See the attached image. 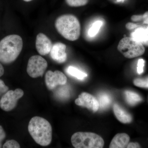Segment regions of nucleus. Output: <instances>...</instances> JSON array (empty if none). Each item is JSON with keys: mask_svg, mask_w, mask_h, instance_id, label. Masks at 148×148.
<instances>
[{"mask_svg": "<svg viewBox=\"0 0 148 148\" xmlns=\"http://www.w3.org/2000/svg\"><path fill=\"white\" fill-rule=\"evenodd\" d=\"M57 32L69 40H76L81 34V25L77 17L72 14H64L59 16L55 23Z\"/></svg>", "mask_w": 148, "mask_h": 148, "instance_id": "7ed1b4c3", "label": "nucleus"}, {"mask_svg": "<svg viewBox=\"0 0 148 148\" xmlns=\"http://www.w3.org/2000/svg\"><path fill=\"white\" fill-rule=\"evenodd\" d=\"M113 109L116 118L122 123H129L132 122V117L130 114L119 105L116 103L114 104Z\"/></svg>", "mask_w": 148, "mask_h": 148, "instance_id": "ddd939ff", "label": "nucleus"}, {"mask_svg": "<svg viewBox=\"0 0 148 148\" xmlns=\"http://www.w3.org/2000/svg\"><path fill=\"white\" fill-rule=\"evenodd\" d=\"M52 46L51 40L45 34L40 33L37 35L36 41V49L40 55L45 56L49 54Z\"/></svg>", "mask_w": 148, "mask_h": 148, "instance_id": "9d476101", "label": "nucleus"}, {"mask_svg": "<svg viewBox=\"0 0 148 148\" xmlns=\"http://www.w3.org/2000/svg\"><path fill=\"white\" fill-rule=\"evenodd\" d=\"M23 1L25 2H30L31 1H33V0H23Z\"/></svg>", "mask_w": 148, "mask_h": 148, "instance_id": "c756f323", "label": "nucleus"}, {"mask_svg": "<svg viewBox=\"0 0 148 148\" xmlns=\"http://www.w3.org/2000/svg\"><path fill=\"white\" fill-rule=\"evenodd\" d=\"M143 45H145L146 46L148 47V40L147 42L144 43L143 44Z\"/></svg>", "mask_w": 148, "mask_h": 148, "instance_id": "c85d7f7f", "label": "nucleus"}, {"mask_svg": "<svg viewBox=\"0 0 148 148\" xmlns=\"http://www.w3.org/2000/svg\"><path fill=\"white\" fill-rule=\"evenodd\" d=\"M131 36L132 38L143 44L148 40V25H144L135 29Z\"/></svg>", "mask_w": 148, "mask_h": 148, "instance_id": "4468645a", "label": "nucleus"}, {"mask_svg": "<svg viewBox=\"0 0 148 148\" xmlns=\"http://www.w3.org/2000/svg\"><path fill=\"white\" fill-rule=\"evenodd\" d=\"M145 64V61L144 59L141 58L138 60V66H137V72L139 75L143 73L144 72Z\"/></svg>", "mask_w": 148, "mask_h": 148, "instance_id": "5701e85b", "label": "nucleus"}, {"mask_svg": "<svg viewBox=\"0 0 148 148\" xmlns=\"http://www.w3.org/2000/svg\"><path fill=\"white\" fill-rule=\"evenodd\" d=\"M24 95V91L20 88L8 90L0 99V108L5 112L12 110L16 107L18 100Z\"/></svg>", "mask_w": 148, "mask_h": 148, "instance_id": "0eeeda50", "label": "nucleus"}, {"mask_svg": "<svg viewBox=\"0 0 148 148\" xmlns=\"http://www.w3.org/2000/svg\"><path fill=\"white\" fill-rule=\"evenodd\" d=\"M23 40L18 35L6 36L0 41V62L9 64L18 58L23 48Z\"/></svg>", "mask_w": 148, "mask_h": 148, "instance_id": "f03ea898", "label": "nucleus"}, {"mask_svg": "<svg viewBox=\"0 0 148 148\" xmlns=\"http://www.w3.org/2000/svg\"><path fill=\"white\" fill-rule=\"evenodd\" d=\"M98 102L99 107H101L102 109H106L110 105L112 99L108 94L102 93L99 96V101Z\"/></svg>", "mask_w": 148, "mask_h": 148, "instance_id": "f3484780", "label": "nucleus"}, {"mask_svg": "<svg viewBox=\"0 0 148 148\" xmlns=\"http://www.w3.org/2000/svg\"><path fill=\"white\" fill-rule=\"evenodd\" d=\"M6 138V133L1 125H0V148L2 147V142Z\"/></svg>", "mask_w": 148, "mask_h": 148, "instance_id": "a878e982", "label": "nucleus"}, {"mask_svg": "<svg viewBox=\"0 0 148 148\" xmlns=\"http://www.w3.org/2000/svg\"><path fill=\"white\" fill-rule=\"evenodd\" d=\"M5 73L4 69L2 63L0 62V77L2 76Z\"/></svg>", "mask_w": 148, "mask_h": 148, "instance_id": "cd10ccee", "label": "nucleus"}, {"mask_svg": "<svg viewBox=\"0 0 148 148\" xmlns=\"http://www.w3.org/2000/svg\"><path fill=\"white\" fill-rule=\"evenodd\" d=\"M67 4L71 7H80L86 5L88 0H66Z\"/></svg>", "mask_w": 148, "mask_h": 148, "instance_id": "aec40b11", "label": "nucleus"}, {"mask_svg": "<svg viewBox=\"0 0 148 148\" xmlns=\"http://www.w3.org/2000/svg\"><path fill=\"white\" fill-rule=\"evenodd\" d=\"M71 141L76 148H102L104 140L99 135L89 132H77L72 135Z\"/></svg>", "mask_w": 148, "mask_h": 148, "instance_id": "20e7f679", "label": "nucleus"}, {"mask_svg": "<svg viewBox=\"0 0 148 148\" xmlns=\"http://www.w3.org/2000/svg\"><path fill=\"white\" fill-rule=\"evenodd\" d=\"M143 25H144V24H135L132 22H128L125 25V28L129 31H132V30H135V29L139 27H142Z\"/></svg>", "mask_w": 148, "mask_h": 148, "instance_id": "b1692460", "label": "nucleus"}, {"mask_svg": "<svg viewBox=\"0 0 148 148\" xmlns=\"http://www.w3.org/2000/svg\"><path fill=\"white\" fill-rule=\"evenodd\" d=\"M28 131L37 144L45 147L49 145L52 140L51 125L45 119L34 116L29 121Z\"/></svg>", "mask_w": 148, "mask_h": 148, "instance_id": "f257e3e1", "label": "nucleus"}, {"mask_svg": "<svg viewBox=\"0 0 148 148\" xmlns=\"http://www.w3.org/2000/svg\"><path fill=\"white\" fill-rule=\"evenodd\" d=\"M133 83L138 87L148 88V77L144 79H135L133 81Z\"/></svg>", "mask_w": 148, "mask_h": 148, "instance_id": "412c9836", "label": "nucleus"}, {"mask_svg": "<svg viewBox=\"0 0 148 148\" xmlns=\"http://www.w3.org/2000/svg\"><path fill=\"white\" fill-rule=\"evenodd\" d=\"M67 82L66 76L60 71H49L46 73L45 82L49 90H53L57 86L64 85Z\"/></svg>", "mask_w": 148, "mask_h": 148, "instance_id": "6e6552de", "label": "nucleus"}, {"mask_svg": "<svg viewBox=\"0 0 148 148\" xmlns=\"http://www.w3.org/2000/svg\"><path fill=\"white\" fill-rule=\"evenodd\" d=\"M75 103L77 106L87 108L93 112H97L100 108L98 100L93 95L86 92H82L79 95L75 101Z\"/></svg>", "mask_w": 148, "mask_h": 148, "instance_id": "1a4fd4ad", "label": "nucleus"}, {"mask_svg": "<svg viewBox=\"0 0 148 148\" xmlns=\"http://www.w3.org/2000/svg\"><path fill=\"white\" fill-rule=\"evenodd\" d=\"M3 148H19L20 146L19 143L15 140H8L3 146Z\"/></svg>", "mask_w": 148, "mask_h": 148, "instance_id": "4be33fe9", "label": "nucleus"}, {"mask_svg": "<svg viewBox=\"0 0 148 148\" xmlns=\"http://www.w3.org/2000/svg\"><path fill=\"white\" fill-rule=\"evenodd\" d=\"M129 135L126 133H118L116 134L111 141L110 148H127L130 141Z\"/></svg>", "mask_w": 148, "mask_h": 148, "instance_id": "f8f14e48", "label": "nucleus"}, {"mask_svg": "<svg viewBox=\"0 0 148 148\" xmlns=\"http://www.w3.org/2000/svg\"><path fill=\"white\" fill-rule=\"evenodd\" d=\"M66 49V45L64 43H56L52 46L51 50V57L53 61L59 64L64 63L66 62L67 58Z\"/></svg>", "mask_w": 148, "mask_h": 148, "instance_id": "9b49d317", "label": "nucleus"}, {"mask_svg": "<svg viewBox=\"0 0 148 148\" xmlns=\"http://www.w3.org/2000/svg\"><path fill=\"white\" fill-rule=\"evenodd\" d=\"M131 19L135 22L143 21V24L148 25V11L143 15H134L131 16Z\"/></svg>", "mask_w": 148, "mask_h": 148, "instance_id": "6ab92c4d", "label": "nucleus"}, {"mask_svg": "<svg viewBox=\"0 0 148 148\" xmlns=\"http://www.w3.org/2000/svg\"><path fill=\"white\" fill-rule=\"evenodd\" d=\"M126 102L129 105L134 106L142 101V98L138 93L133 91L127 90L125 92Z\"/></svg>", "mask_w": 148, "mask_h": 148, "instance_id": "2eb2a0df", "label": "nucleus"}, {"mask_svg": "<svg viewBox=\"0 0 148 148\" xmlns=\"http://www.w3.org/2000/svg\"><path fill=\"white\" fill-rule=\"evenodd\" d=\"M117 49L119 51L127 58H136L143 55L145 48L142 43L132 37H124L120 41Z\"/></svg>", "mask_w": 148, "mask_h": 148, "instance_id": "39448f33", "label": "nucleus"}, {"mask_svg": "<svg viewBox=\"0 0 148 148\" xmlns=\"http://www.w3.org/2000/svg\"><path fill=\"white\" fill-rule=\"evenodd\" d=\"M103 25V22L102 21H95L88 30V34L89 36L93 37L96 36Z\"/></svg>", "mask_w": 148, "mask_h": 148, "instance_id": "a211bd4d", "label": "nucleus"}, {"mask_svg": "<svg viewBox=\"0 0 148 148\" xmlns=\"http://www.w3.org/2000/svg\"><path fill=\"white\" fill-rule=\"evenodd\" d=\"M124 1V0H117L118 1Z\"/></svg>", "mask_w": 148, "mask_h": 148, "instance_id": "7c9ffc66", "label": "nucleus"}, {"mask_svg": "<svg viewBox=\"0 0 148 148\" xmlns=\"http://www.w3.org/2000/svg\"><path fill=\"white\" fill-rule=\"evenodd\" d=\"M66 72L70 75L79 80L84 79L87 76V74L73 66H69L66 69Z\"/></svg>", "mask_w": 148, "mask_h": 148, "instance_id": "dca6fc26", "label": "nucleus"}, {"mask_svg": "<svg viewBox=\"0 0 148 148\" xmlns=\"http://www.w3.org/2000/svg\"><path fill=\"white\" fill-rule=\"evenodd\" d=\"M48 66L47 61L39 55L32 56L29 58L27 71L29 76L36 78L42 76Z\"/></svg>", "mask_w": 148, "mask_h": 148, "instance_id": "423d86ee", "label": "nucleus"}, {"mask_svg": "<svg viewBox=\"0 0 148 148\" xmlns=\"http://www.w3.org/2000/svg\"><path fill=\"white\" fill-rule=\"evenodd\" d=\"M140 145L138 143H130L127 145V148H140Z\"/></svg>", "mask_w": 148, "mask_h": 148, "instance_id": "bb28decb", "label": "nucleus"}, {"mask_svg": "<svg viewBox=\"0 0 148 148\" xmlns=\"http://www.w3.org/2000/svg\"><path fill=\"white\" fill-rule=\"evenodd\" d=\"M9 90V87L7 86L3 81L0 79V96L4 94Z\"/></svg>", "mask_w": 148, "mask_h": 148, "instance_id": "393cba45", "label": "nucleus"}]
</instances>
